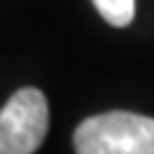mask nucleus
<instances>
[{
	"label": "nucleus",
	"mask_w": 154,
	"mask_h": 154,
	"mask_svg": "<svg viewBox=\"0 0 154 154\" xmlns=\"http://www.w3.org/2000/svg\"><path fill=\"white\" fill-rule=\"evenodd\" d=\"M77 154H154V118L108 110L85 118L75 131Z\"/></svg>",
	"instance_id": "1"
},
{
	"label": "nucleus",
	"mask_w": 154,
	"mask_h": 154,
	"mask_svg": "<svg viewBox=\"0 0 154 154\" xmlns=\"http://www.w3.org/2000/svg\"><path fill=\"white\" fill-rule=\"evenodd\" d=\"M49 128V103L38 88H21L0 110V154H33Z\"/></svg>",
	"instance_id": "2"
},
{
	"label": "nucleus",
	"mask_w": 154,
	"mask_h": 154,
	"mask_svg": "<svg viewBox=\"0 0 154 154\" xmlns=\"http://www.w3.org/2000/svg\"><path fill=\"white\" fill-rule=\"evenodd\" d=\"M93 3L103 21H108L116 28H126L136 13V0H93Z\"/></svg>",
	"instance_id": "3"
}]
</instances>
